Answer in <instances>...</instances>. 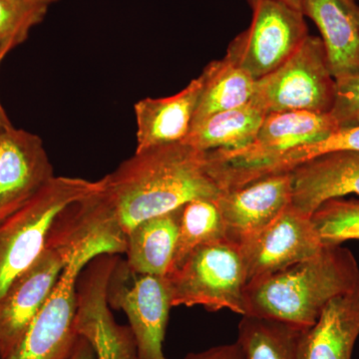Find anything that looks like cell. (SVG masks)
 I'll return each mask as SVG.
<instances>
[{"label": "cell", "instance_id": "f1b7e54d", "mask_svg": "<svg viewBox=\"0 0 359 359\" xmlns=\"http://www.w3.org/2000/svg\"><path fill=\"white\" fill-rule=\"evenodd\" d=\"M67 359H96V356L91 344L84 337L78 335Z\"/></svg>", "mask_w": 359, "mask_h": 359}, {"label": "cell", "instance_id": "cb8c5ba5", "mask_svg": "<svg viewBox=\"0 0 359 359\" xmlns=\"http://www.w3.org/2000/svg\"><path fill=\"white\" fill-rule=\"evenodd\" d=\"M340 151L359 152V125L337 129L323 140L292 149L259 163L250 168L249 176L250 179L257 180L271 175L290 173L309 160Z\"/></svg>", "mask_w": 359, "mask_h": 359}, {"label": "cell", "instance_id": "83f0119b", "mask_svg": "<svg viewBox=\"0 0 359 359\" xmlns=\"http://www.w3.org/2000/svg\"><path fill=\"white\" fill-rule=\"evenodd\" d=\"M185 359H238L235 344L212 347L200 353L189 354Z\"/></svg>", "mask_w": 359, "mask_h": 359}, {"label": "cell", "instance_id": "603a6c76", "mask_svg": "<svg viewBox=\"0 0 359 359\" xmlns=\"http://www.w3.org/2000/svg\"><path fill=\"white\" fill-rule=\"evenodd\" d=\"M226 238L218 199H196L182 207L178 238L169 273L200 245Z\"/></svg>", "mask_w": 359, "mask_h": 359}, {"label": "cell", "instance_id": "52a82bcc", "mask_svg": "<svg viewBox=\"0 0 359 359\" xmlns=\"http://www.w3.org/2000/svg\"><path fill=\"white\" fill-rule=\"evenodd\" d=\"M337 80L330 72L320 37L309 35L280 67L256 81L250 102L264 114L306 111L330 113Z\"/></svg>", "mask_w": 359, "mask_h": 359}, {"label": "cell", "instance_id": "1f68e13d", "mask_svg": "<svg viewBox=\"0 0 359 359\" xmlns=\"http://www.w3.org/2000/svg\"><path fill=\"white\" fill-rule=\"evenodd\" d=\"M280 1L285 2V4H289V6L299 9L302 11V1L304 0H280Z\"/></svg>", "mask_w": 359, "mask_h": 359}, {"label": "cell", "instance_id": "8fae6325", "mask_svg": "<svg viewBox=\"0 0 359 359\" xmlns=\"http://www.w3.org/2000/svg\"><path fill=\"white\" fill-rule=\"evenodd\" d=\"M339 129L330 113L287 111L264 117L256 139L237 150L207 152L210 166L216 170H237L271 159L292 149L316 143Z\"/></svg>", "mask_w": 359, "mask_h": 359}, {"label": "cell", "instance_id": "d4e9b609", "mask_svg": "<svg viewBox=\"0 0 359 359\" xmlns=\"http://www.w3.org/2000/svg\"><path fill=\"white\" fill-rule=\"evenodd\" d=\"M311 223L323 245H340L359 241V200L334 198L313 212Z\"/></svg>", "mask_w": 359, "mask_h": 359}, {"label": "cell", "instance_id": "7c38bea8", "mask_svg": "<svg viewBox=\"0 0 359 359\" xmlns=\"http://www.w3.org/2000/svg\"><path fill=\"white\" fill-rule=\"evenodd\" d=\"M247 285L318 255L323 245L311 217L292 205L256 237L238 245Z\"/></svg>", "mask_w": 359, "mask_h": 359}, {"label": "cell", "instance_id": "3957f363", "mask_svg": "<svg viewBox=\"0 0 359 359\" xmlns=\"http://www.w3.org/2000/svg\"><path fill=\"white\" fill-rule=\"evenodd\" d=\"M98 187V181L54 177L27 204L0 221V301L41 256L65 210Z\"/></svg>", "mask_w": 359, "mask_h": 359}, {"label": "cell", "instance_id": "2e32d148", "mask_svg": "<svg viewBox=\"0 0 359 359\" xmlns=\"http://www.w3.org/2000/svg\"><path fill=\"white\" fill-rule=\"evenodd\" d=\"M204 88V76L193 79L179 93L163 98H145L134 105L136 151L185 141Z\"/></svg>", "mask_w": 359, "mask_h": 359}, {"label": "cell", "instance_id": "9c48e42d", "mask_svg": "<svg viewBox=\"0 0 359 359\" xmlns=\"http://www.w3.org/2000/svg\"><path fill=\"white\" fill-rule=\"evenodd\" d=\"M108 302L128 318L136 340L138 359H167L163 341L172 306L171 283L167 276L130 271L119 259L111 276Z\"/></svg>", "mask_w": 359, "mask_h": 359}, {"label": "cell", "instance_id": "5b68a950", "mask_svg": "<svg viewBox=\"0 0 359 359\" xmlns=\"http://www.w3.org/2000/svg\"><path fill=\"white\" fill-rule=\"evenodd\" d=\"M95 236L66 219L57 221L50 243L41 256L11 285L0 301V359L6 358L18 347L63 269L77 250Z\"/></svg>", "mask_w": 359, "mask_h": 359}, {"label": "cell", "instance_id": "8992f818", "mask_svg": "<svg viewBox=\"0 0 359 359\" xmlns=\"http://www.w3.org/2000/svg\"><path fill=\"white\" fill-rule=\"evenodd\" d=\"M172 306L228 309L245 316L247 287L242 250L228 238L200 245L181 266L168 273Z\"/></svg>", "mask_w": 359, "mask_h": 359}, {"label": "cell", "instance_id": "6da1fadb", "mask_svg": "<svg viewBox=\"0 0 359 359\" xmlns=\"http://www.w3.org/2000/svg\"><path fill=\"white\" fill-rule=\"evenodd\" d=\"M99 193L125 235L136 224L174 211L196 199H218L224 192L207 153L185 143L135 151L99 180Z\"/></svg>", "mask_w": 359, "mask_h": 359}, {"label": "cell", "instance_id": "30bf717a", "mask_svg": "<svg viewBox=\"0 0 359 359\" xmlns=\"http://www.w3.org/2000/svg\"><path fill=\"white\" fill-rule=\"evenodd\" d=\"M118 256L94 257L78 276L75 330L91 344L96 359H138L131 327L116 323L108 302V287Z\"/></svg>", "mask_w": 359, "mask_h": 359}, {"label": "cell", "instance_id": "5bb4252c", "mask_svg": "<svg viewBox=\"0 0 359 359\" xmlns=\"http://www.w3.org/2000/svg\"><path fill=\"white\" fill-rule=\"evenodd\" d=\"M292 174H278L226 191L218 205L226 238L242 245L256 237L292 205Z\"/></svg>", "mask_w": 359, "mask_h": 359}, {"label": "cell", "instance_id": "4dcf8cb0", "mask_svg": "<svg viewBox=\"0 0 359 359\" xmlns=\"http://www.w3.org/2000/svg\"><path fill=\"white\" fill-rule=\"evenodd\" d=\"M26 1L32 2V4H39V6H50L51 4H55L58 0H26Z\"/></svg>", "mask_w": 359, "mask_h": 359}, {"label": "cell", "instance_id": "ba28073f", "mask_svg": "<svg viewBox=\"0 0 359 359\" xmlns=\"http://www.w3.org/2000/svg\"><path fill=\"white\" fill-rule=\"evenodd\" d=\"M252 22L229 45L226 54L255 79L283 65L309 36L299 9L280 0H248Z\"/></svg>", "mask_w": 359, "mask_h": 359}, {"label": "cell", "instance_id": "7402d4cb", "mask_svg": "<svg viewBox=\"0 0 359 359\" xmlns=\"http://www.w3.org/2000/svg\"><path fill=\"white\" fill-rule=\"evenodd\" d=\"M302 330L280 321L243 316L235 342L238 359H299Z\"/></svg>", "mask_w": 359, "mask_h": 359}, {"label": "cell", "instance_id": "44dd1931", "mask_svg": "<svg viewBox=\"0 0 359 359\" xmlns=\"http://www.w3.org/2000/svg\"><path fill=\"white\" fill-rule=\"evenodd\" d=\"M202 75L204 88L193 125L208 116L235 109L252 100L257 80L228 54L221 60L212 61L205 66Z\"/></svg>", "mask_w": 359, "mask_h": 359}, {"label": "cell", "instance_id": "d6986e66", "mask_svg": "<svg viewBox=\"0 0 359 359\" xmlns=\"http://www.w3.org/2000/svg\"><path fill=\"white\" fill-rule=\"evenodd\" d=\"M182 207L145 219L126 233L125 252L130 271L146 275L169 273L178 238Z\"/></svg>", "mask_w": 359, "mask_h": 359}, {"label": "cell", "instance_id": "e0dca14e", "mask_svg": "<svg viewBox=\"0 0 359 359\" xmlns=\"http://www.w3.org/2000/svg\"><path fill=\"white\" fill-rule=\"evenodd\" d=\"M359 0H304L302 13L320 32L335 80L359 74Z\"/></svg>", "mask_w": 359, "mask_h": 359}, {"label": "cell", "instance_id": "ac0fdd59", "mask_svg": "<svg viewBox=\"0 0 359 359\" xmlns=\"http://www.w3.org/2000/svg\"><path fill=\"white\" fill-rule=\"evenodd\" d=\"M359 337V283L334 297L318 320L302 330L299 359H351Z\"/></svg>", "mask_w": 359, "mask_h": 359}, {"label": "cell", "instance_id": "ffe728a7", "mask_svg": "<svg viewBox=\"0 0 359 359\" xmlns=\"http://www.w3.org/2000/svg\"><path fill=\"white\" fill-rule=\"evenodd\" d=\"M264 117L263 111L252 102L215 113L193 125L182 143L205 153L245 148L256 139Z\"/></svg>", "mask_w": 359, "mask_h": 359}, {"label": "cell", "instance_id": "7a4b0ae2", "mask_svg": "<svg viewBox=\"0 0 359 359\" xmlns=\"http://www.w3.org/2000/svg\"><path fill=\"white\" fill-rule=\"evenodd\" d=\"M358 283L359 266L351 250L325 245L316 256L248 285L245 316L306 330L328 302Z\"/></svg>", "mask_w": 359, "mask_h": 359}, {"label": "cell", "instance_id": "484cf974", "mask_svg": "<svg viewBox=\"0 0 359 359\" xmlns=\"http://www.w3.org/2000/svg\"><path fill=\"white\" fill-rule=\"evenodd\" d=\"M48 6L26 0H0V57L22 44L44 20Z\"/></svg>", "mask_w": 359, "mask_h": 359}, {"label": "cell", "instance_id": "4fadbf2b", "mask_svg": "<svg viewBox=\"0 0 359 359\" xmlns=\"http://www.w3.org/2000/svg\"><path fill=\"white\" fill-rule=\"evenodd\" d=\"M54 177L39 136L11 123L0 126V221L27 204Z\"/></svg>", "mask_w": 359, "mask_h": 359}, {"label": "cell", "instance_id": "9a60e30c", "mask_svg": "<svg viewBox=\"0 0 359 359\" xmlns=\"http://www.w3.org/2000/svg\"><path fill=\"white\" fill-rule=\"evenodd\" d=\"M290 173L292 205L309 217L325 201L359 196V152L328 153L299 165Z\"/></svg>", "mask_w": 359, "mask_h": 359}, {"label": "cell", "instance_id": "4316f807", "mask_svg": "<svg viewBox=\"0 0 359 359\" xmlns=\"http://www.w3.org/2000/svg\"><path fill=\"white\" fill-rule=\"evenodd\" d=\"M330 114L339 129L359 125V74L337 80V94Z\"/></svg>", "mask_w": 359, "mask_h": 359}, {"label": "cell", "instance_id": "f546056e", "mask_svg": "<svg viewBox=\"0 0 359 359\" xmlns=\"http://www.w3.org/2000/svg\"><path fill=\"white\" fill-rule=\"evenodd\" d=\"M2 59L0 57V62H1ZM11 124V121H9L8 117H7L6 110L2 107L1 103H0V126L2 125Z\"/></svg>", "mask_w": 359, "mask_h": 359}, {"label": "cell", "instance_id": "277c9868", "mask_svg": "<svg viewBox=\"0 0 359 359\" xmlns=\"http://www.w3.org/2000/svg\"><path fill=\"white\" fill-rule=\"evenodd\" d=\"M125 252L126 235L118 224L101 231L78 249L20 344L4 359H67L78 337L75 330L78 276L94 257Z\"/></svg>", "mask_w": 359, "mask_h": 359}]
</instances>
